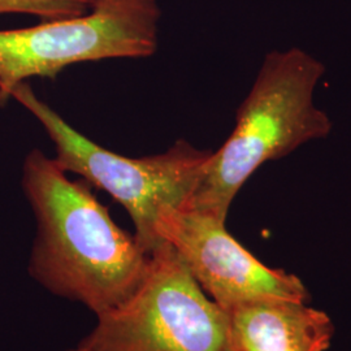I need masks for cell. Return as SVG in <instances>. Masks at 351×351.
I'll list each match as a JSON object with an SVG mask.
<instances>
[{
	"label": "cell",
	"mask_w": 351,
	"mask_h": 351,
	"mask_svg": "<svg viewBox=\"0 0 351 351\" xmlns=\"http://www.w3.org/2000/svg\"><path fill=\"white\" fill-rule=\"evenodd\" d=\"M65 173L38 149L26 155L23 188L37 219L29 269L43 287L99 316L138 288L150 254L116 226L88 184Z\"/></svg>",
	"instance_id": "1"
},
{
	"label": "cell",
	"mask_w": 351,
	"mask_h": 351,
	"mask_svg": "<svg viewBox=\"0 0 351 351\" xmlns=\"http://www.w3.org/2000/svg\"><path fill=\"white\" fill-rule=\"evenodd\" d=\"M324 73V64L307 51L269 52L239 106L233 132L213 151L184 208L226 221L232 202L262 165L326 138L332 120L315 104V90Z\"/></svg>",
	"instance_id": "2"
},
{
	"label": "cell",
	"mask_w": 351,
	"mask_h": 351,
	"mask_svg": "<svg viewBox=\"0 0 351 351\" xmlns=\"http://www.w3.org/2000/svg\"><path fill=\"white\" fill-rule=\"evenodd\" d=\"M45 128L55 145V162L64 172L84 177L107 191L125 208L136 226L139 246L150 254L163 241L156 226L165 208H184L204 175L213 151L201 150L180 139L154 156L125 158L103 149L69 125L26 82L11 91Z\"/></svg>",
	"instance_id": "3"
},
{
	"label": "cell",
	"mask_w": 351,
	"mask_h": 351,
	"mask_svg": "<svg viewBox=\"0 0 351 351\" xmlns=\"http://www.w3.org/2000/svg\"><path fill=\"white\" fill-rule=\"evenodd\" d=\"M82 341L84 351H237L229 314L163 241L150 252L138 288Z\"/></svg>",
	"instance_id": "4"
},
{
	"label": "cell",
	"mask_w": 351,
	"mask_h": 351,
	"mask_svg": "<svg viewBox=\"0 0 351 351\" xmlns=\"http://www.w3.org/2000/svg\"><path fill=\"white\" fill-rule=\"evenodd\" d=\"M156 0H93L85 14L0 30V107L29 78H55L72 64L149 58L158 49Z\"/></svg>",
	"instance_id": "5"
},
{
	"label": "cell",
	"mask_w": 351,
	"mask_h": 351,
	"mask_svg": "<svg viewBox=\"0 0 351 351\" xmlns=\"http://www.w3.org/2000/svg\"><path fill=\"white\" fill-rule=\"evenodd\" d=\"M156 232L226 311L264 300H308L300 277L262 263L226 230V221L185 208H165Z\"/></svg>",
	"instance_id": "6"
},
{
	"label": "cell",
	"mask_w": 351,
	"mask_h": 351,
	"mask_svg": "<svg viewBox=\"0 0 351 351\" xmlns=\"http://www.w3.org/2000/svg\"><path fill=\"white\" fill-rule=\"evenodd\" d=\"M226 313L237 351H326L335 335L330 317L307 302L264 300Z\"/></svg>",
	"instance_id": "7"
},
{
	"label": "cell",
	"mask_w": 351,
	"mask_h": 351,
	"mask_svg": "<svg viewBox=\"0 0 351 351\" xmlns=\"http://www.w3.org/2000/svg\"><path fill=\"white\" fill-rule=\"evenodd\" d=\"M91 5L93 0H0V14H30L47 21L85 14Z\"/></svg>",
	"instance_id": "8"
},
{
	"label": "cell",
	"mask_w": 351,
	"mask_h": 351,
	"mask_svg": "<svg viewBox=\"0 0 351 351\" xmlns=\"http://www.w3.org/2000/svg\"><path fill=\"white\" fill-rule=\"evenodd\" d=\"M71 351H84V350H82V349H80V348H78V349H77V350H71Z\"/></svg>",
	"instance_id": "9"
}]
</instances>
